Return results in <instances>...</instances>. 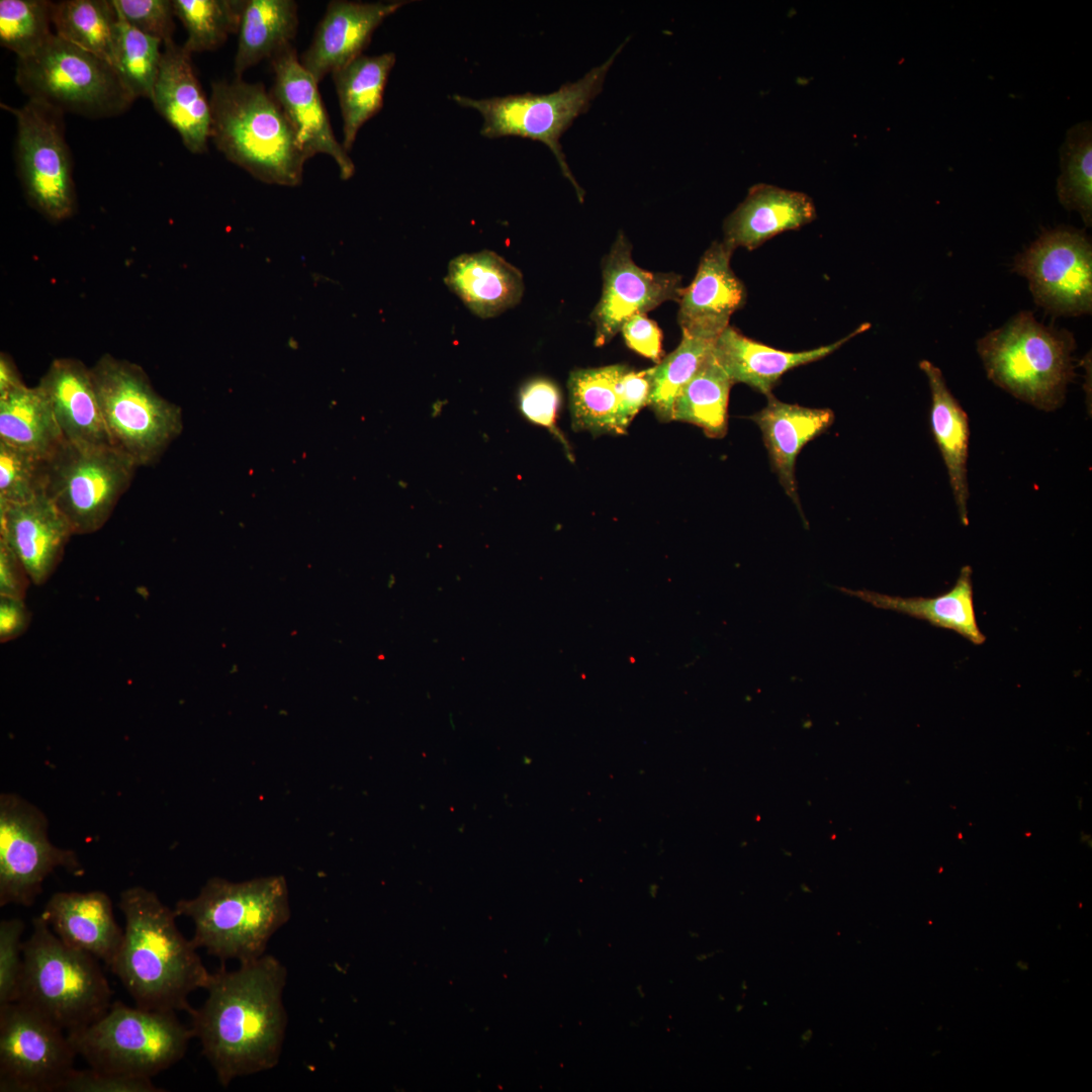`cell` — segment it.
<instances>
[{"instance_id":"cell-37","label":"cell","mask_w":1092,"mask_h":1092,"mask_svg":"<svg viewBox=\"0 0 1092 1092\" xmlns=\"http://www.w3.org/2000/svg\"><path fill=\"white\" fill-rule=\"evenodd\" d=\"M246 0H172L174 14L187 31L183 44L190 55L220 48L238 33Z\"/></svg>"},{"instance_id":"cell-48","label":"cell","mask_w":1092,"mask_h":1092,"mask_svg":"<svg viewBox=\"0 0 1092 1092\" xmlns=\"http://www.w3.org/2000/svg\"><path fill=\"white\" fill-rule=\"evenodd\" d=\"M30 577L13 550L0 539V596L24 599Z\"/></svg>"},{"instance_id":"cell-46","label":"cell","mask_w":1092,"mask_h":1092,"mask_svg":"<svg viewBox=\"0 0 1092 1092\" xmlns=\"http://www.w3.org/2000/svg\"><path fill=\"white\" fill-rule=\"evenodd\" d=\"M653 367L635 371L627 367L619 382L618 433L626 434L636 415L649 404Z\"/></svg>"},{"instance_id":"cell-33","label":"cell","mask_w":1092,"mask_h":1092,"mask_svg":"<svg viewBox=\"0 0 1092 1092\" xmlns=\"http://www.w3.org/2000/svg\"><path fill=\"white\" fill-rule=\"evenodd\" d=\"M622 364L573 370L567 381L572 429L594 436L619 435V382Z\"/></svg>"},{"instance_id":"cell-28","label":"cell","mask_w":1092,"mask_h":1092,"mask_svg":"<svg viewBox=\"0 0 1092 1092\" xmlns=\"http://www.w3.org/2000/svg\"><path fill=\"white\" fill-rule=\"evenodd\" d=\"M919 367L927 377L931 393L930 429L947 470L960 520L968 526V415L948 389L938 367L928 360H922Z\"/></svg>"},{"instance_id":"cell-4","label":"cell","mask_w":1092,"mask_h":1092,"mask_svg":"<svg viewBox=\"0 0 1092 1092\" xmlns=\"http://www.w3.org/2000/svg\"><path fill=\"white\" fill-rule=\"evenodd\" d=\"M174 911L193 921L197 947L222 963L242 964L264 956L270 938L289 920L287 883L283 876L239 883L213 877L196 897L179 900Z\"/></svg>"},{"instance_id":"cell-41","label":"cell","mask_w":1092,"mask_h":1092,"mask_svg":"<svg viewBox=\"0 0 1092 1092\" xmlns=\"http://www.w3.org/2000/svg\"><path fill=\"white\" fill-rule=\"evenodd\" d=\"M47 458L0 441V504L44 494Z\"/></svg>"},{"instance_id":"cell-49","label":"cell","mask_w":1092,"mask_h":1092,"mask_svg":"<svg viewBox=\"0 0 1092 1092\" xmlns=\"http://www.w3.org/2000/svg\"><path fill=\"white\" fill-rule=\"evenodd\" d=\"M30 615L23 599L0 596V641L20 636L28 627Z\"/></svg>"},{"instance_id":"cell-3","label":"cell","mask_w":1092,"mask_h":1092,"mask_svg":"<svg viewBox=\"0 0 1092 1092\" xmlns=\"http://www.w3.org/2000/svg\"><path fill=\"white\" fill-rule=\"evenodd\" d=\"M209 102L210 141L230 162L264 183H301L308 158L263 84L240 77L215 81Z\"/></svg>"},{"instance_id":"cell-32","label":"cell","mask_w":1092,"mask_h":1092,"mask_svg":"<svg viewBox=\"0 0 1092 1092\" xmlns=\"http://www.w3.org/2000/svg\"><path fill=\"white\" fill-rule=\"evenodd\" d=\"M0 441L44 458L65 443L52 406L37 385L22 383L0 394Z\"/></svg>"},{"instance_id":"cell-7","label":"cell","mask_w":1092,"mask_h":1092,"mask_svg":"<svg viewBox=\"0 0 1092 1092\" xmlns=\"http://www.w3.org/2000/svg\"><path fill=\"white\" fill-rule=\"evenodd\" d=\"M68 1037L90 1068L152 1078L184 1057L194 1032L173 1011L114 1001L103 1016Z\"/></svg>"},{"instance_id":"cell-19","label":"cell","mask_w":1092,"mask_h":1092,"mask_svg":"<svg viewBox=\"0 0 1092 1092\" xmlns=\"http://www.w3.org/2000/svg\"><path fill=\"white\" fill-rule=\"evenodd\" d=\"M733 251L723 242H715L704 253L678 301L681 332L716 340L729 326L733 312L745 304L746 289L730 265Z\"/></svg>"},{"instance_id":"cell-24","label":"cell","mask_w":1092,"mask_h":1092,"mask_svg":"<svg viewBox=\"0 0 1092 1092\" xmlns=\"http://www.w3.org/2000/svg\"><path fill=\"white\" fill-rule=\"evenodd\" d=\"M66 944L90 953L109 967L121 944L112 902L102 891L58 892L40 913Z\"/></svg>"},{"instance_id":"cell-30","label":"cell","mask_w":1092,"mask_h":1092,"mask_svg":"<svg viewBox=\"0 0 1092 1092\" xmlns=\"http://www.w3.org/2000/svg\"><path fill=\"white\" fill-rule=\"evenodd\" d=\"M395 60L393 53L361 55L332 73L343 118L342 146L347 153L363 124L381 110Z\"/></svg>"},{"instance_id":"cell-1","label":"cell","mask_w":1092,"mask_h":1092,"mask_svg":"<svg viewBox=\"0 0 1092 1092\" xmlns=\"http://www.w3.org/2000/svg\"><path fill=\"white\" fill-rule=\"evenodd\" d=\"M286 979L285 966L266 953L237 970L221 966L210 974L204 1003L188 1014L221 1086L279 1063L287 1026Z\"/></svg>"},{"instance_id":"cell-29","label":"cell","mask_w":1092,"mask_h":1092,"mask_svg":"<svg viewBox=\"0 0 1092 1092\" xmlns=\"http://www.w3.org/2000/svg\"><path fill=\"white\" fill-rule=\"evenodd\" d=\"M844 592L877 608L897 611L925 620L933 626L952 630L976 645L986 640L976 619L972 568L969 565L961 569L951 589L933 598H900L869 590Z\"/></svg>"},{"instance_id":"cell-23","label":"cell","mask_w":1092,"mask_h":1092,"mask_svg":"<svg viewBox=\"0 0 1092 1092\" xmlns=\"http://www.w3.org/2000/svg\"><path fill=\"white\" fill-rule=\"evenodd\" d=\"M816 215L807 194L758 183L725 218L723 243L733 250L741 247L751 251L781 233L812 222Z\"/></svg>"},{"instance_id":"cell-36","label":"cell","mask_w":1092,"mask_h":1092,"mask_svg":"<svg viewBox=\"0 0 1092 1092\" xmlns=\"http://www.w3.org/2000/svg\"><path fill=\"white\" fill-rule=\"evenodd\" d=\"M1060 170L1056 192L1060 203L1077 211L1086 226L1092 225V123L1071 126L1060 147Z\"/></svg>"},{"instance_id":"cell-43","label":"cell","mask_w":1092,"mask_h":1092,"mask_svg":"<svg viewBox=\"0 0 1092 1092\" xmlns=\"http://www.w3.org/2000/svg\"><path fill=\"white\" fill-rule=\"evenodd\" d=\"M118 13L128 24L145 34L161 39H173L174 8L170 0H112Z\"/></svg>"},{"instance_id":"cell-38","label":"cell","mask_w":1092,"mask_h":1092,"mask_svg":"<svg viewBox=\"0 0 1092 1092\" xmlns=\"http://www.w3.org/2000/svg\"><path fill=\"white\" fill-rule=\"evenodd\" d=\"M716 340L682 332L680 343L653 366L649 406L661 422L672 421V408L680 389L713 351Z\"/></svg>"},{"instance_id":"cell-8","label":"cell","mask_w":1092,"mask_h":1092,"mask_svg":"<svg viewBox=\"0 0 1092 1092\" xmlns=\"http://www.w3.org/2000/svg\"><path fill=\"white\" fill-rule=\"evenodd\" d=\"M90 371L112 446L138 467L159 461L183 429L181 408L135 363L105 354Z\"/></svg>"},{"instance_id":"cell-31","label":"cell","mask_w":1092,"mask_h":1092,"mask_svg":"<svg viewBox=\"0 0 1092 1092\" xmlns=\"http://www.w3.org/2000/svg\"><path fill=\"white\" fill-rule=\"evenodd\" d=\"M298 26L292 0H246L235 56L236 77L292 46Z\"/></svg>"},{"instance_id":"cell-5","label":"cell","mask_w":1092,"mask_h":1092,"mask_svg":"<svg viewBox=\"0 0 1092 1092\" xmlns=\"http://www.w3.org/2000/svg\"><path fill=\"white\" fill-rule=\"evenodd\" d=\"M22 956L15 1002L68 1032L93 1023L109 1009L112 990L98 960L61 940L41 914L32 919Z\"/></svg>"},{"instance_id":"cell-15","label":"cell","mask_w":1092,"mask_h":1092,"mask_svg":"<svg viewBox=\"0 0 1092 1092\" xmlns=\"http://www.w3.org/2000/svg\"><path fill=\"white\" fill-rule=\"evenodd\" d=\"M1013 271L1028 280L1034 302L1054 315L1092 311V246L1087 236L1061 226L1043 232L1018 254Z\"/></svg>"},{"instance_id":"cell-11","label":"cell","mask_w":1092,"mask_h":1092,"mask_svg":"<svg viewBox=\"0 0 1092 1092\" xmlns=\"http://www.w3.org/2000/svg\"><path fill=\"white\" fill-rule=\"evenodd\" d=\"M136 468L114 447L82 449L65 442L47 458L44 495L74 534H91L110 518Z\"/></svg>"},{"instance_id":"cell-2","label":"cell","mask_w":1092,"mask_h":1092,"mask_svg":"<svg viewBox=\"0 0 1092 1092\" xmlns=\"http://www.w3.org/2000/svg\"><path fill=\"white\" fill-rule=\"evenodd\" d=\"M118 907L125 927L109 966L135 1005L161 1011L192 1009L189 995L204 989L210 974L198 948L176 924L177 914L142 886L121 892Z\"/></svg>"},{"instance_id":"cell-27","label":"cell","mask_w":1092,"mask_h":1092,"mask_svg":"<svg viewBox=\"0 0 1092 1092\" xmlns=\"http://www.w3.org/2000/svg\"><path fill=\"white\" fill-rule=\"evenodd\" d=\"M444 280L468 309L482 318L517 305L525 288L519 269L489 250L455 257Z\"/></svg>"},{"instance_id":"cell-25","label":"cell","mask_w":1092,"mask_h":1092,"mask_svg":"<svg viewBox=\"0 0 1092 1092\" xmlns=\"http://www.w3.org/2000/svg\"><path fill=\"white\" fill-rule=\"evenodd\" d=\"M870 327V324H862L851 334L830 345L807 351L788 352L751 340L728 326L716 339L713 354L734 384L745 383L768 396L786 372L828 356Z\"/></svg>"},{"instance_id":"cell-13","label":"cell","mask_w":1092,"mask_h":1092,"mask_svg":"<svg viewBox=\"0 0 1092 1092\" xmlns=\"http://www.w3.org/2000/svg\"><path fill=\"white\" fill-rule=\"evenodd\" d=\"M63 868L84 873L77 853L54 845L46 815L22 797L0 795V906H31L46 878Z\"/></svg>"},{"instance_id":"cell-14","label":"cell","mask_w":1092,"mask_h":1092,"mask_svg":"<svg viewBox=\"0 0 1092 1092\" xmlns=\"http://www.w3.org/2000/svg\"><path fill=\"white\" fill-rule=\"evenodd\" d=\"M77 1053L68 1034L19 1003L0 1005V1091H61Z\"/></svg>"},{"instance_id":"cell-10","label":"cell","mask_w":1092,"mask_h":1092,"mask_svg":"<svg viewBox=\"0 0 1092 1092\" xmlns=\"http://www.w3.org/2000/svg\"><path fill=\"white\" fill-rule=\"evenodd\" d=\"M622 43L602 65L593 68L576 82L566 83L548 94H515L504 97L473 99L455 94L453 100L463 107L477 110L483 124L480 133L489 139L521 136L545 144L553 153L562 174L573 185L577 197L583 200V190L576 183L560 145L561 135L573 121L586 112L600 94L609 69Z\"/></svg>"},{"instance_id":"cell-9","label":"cell","mask_w":1092,"mask_h":1092,"mask_svg":"<svg viewBox=\"0 0 1092 1092\" xmlns=\"http://www.w3.org/2000/svg\"><path fill=\"white\" fill-rule=\"evenodd\" d=\"M15 82L29 100L93 119L120 115L135 101L110 63L55 33L17 59Z\"/></svg>"},{"instance_id":"cell-47","label":"cell","mask_w":1092,"mask_h":1092,"mask_svg":"<svg viewBox=\"0 0 1092 1092\" xmlns=\"http://www.w3.org/2000/svg\"><path fill=\"white\" fill-rule=\"evenodd\" d=\"M626 345L656 364L663 358L662 333L656 323L646 313H637L629 317L621 328Z\"/></svg>"},{"instance_id":"cell-22","label":"cell","mask_w":1092,"mask_h":1092,"mask_svg":"<svg viewBox=\"0 0 1092 1092\" xmlns=\"http://www.w3.org/2000/svg\"><path fill=\"white\" fill-rule=\"evenodd\" d=\"M37 386L47 396L66 443L82 449L113 447L90 368L82 361L55 359Z\"/></svg>"},{"instance_id":"cell-12","label":"cell","mask_w":1092,"mask_h":1092,"mask_svg":"<svg viewBox=\"0 0 1092 1092\" xmlns=\"http://www.w3.org/2000/svg\"><path fill=\"white\" fill-rule=\"evenodd\" d=\"M1 107L16 119L14 159L29 204L53 221L70 217L76 192L65 113L29 99L19 108Z\"/></svg>"},{"instance_id":"cell-50","label":"cell","mask_w":1092,"mask_h":1092,"mask_svg":"<svg viewBox=\"0 0 1092 1092\" xmlns=\"http://www.w3.org/2000/svg\"><path fill=\"white\" fill-rule=\"evenodd\" d=\"M22 383L20 374L12 359L2 353L0 356V394Z\"/></svg>"},{"instance_id":"cell-21","label":"cell","mask_w":1092,"mask_h":1092,"mask_svg":"<svg viewBox=\"0 0 1092 1092\" xmlns=\"http://www.w3.org/2000/svg\"><path fill=\"white\" fill-rule=\"evenodd\" d=\"M72 535L67 520L44 494L21 504H0V539L13 550L34 584L50 578Z\"/></svg>"},{"instance_id":"cell-39","label":"cell","mask_w":1092,"mask_h":1092,"mask_svg":"<svg viewBox=\"0 0 1092 1092\" xmlns=\"http://www.w3.org/2000/svg\"><path fill=\"white\" fill-rule=\"evenodd\" d=\"M162 44L161 39L143 33L118 15L112 66L134 99H151L162 59Z\"/></svg>"},{"instance_id":"cell-20","label":"cell","mask_w":1092,"mask_h":1092,"mask_svg":"<svg viewBox=\"0 0 1092 1092\" xmlns=\"http://www.w3.org/2000/svg\"><path fill=\"white\" fill-rule=\"evenodd\" d=\"M150 100L156 111L178 132L190 153L207 152L210 102L195 75L191 55L173 39L164 43Z\"/></svg>"},{"instance_id":"cell-17","label":"cell","mask_w":1092,"mask_h":1092,"mask_svg":"<svg viewBox=\"0 0 1092 1092\" xmlns=\"http://www.w3.org/2000/svg\"><path fill=\"white\" fill-rule=\"evenodd\" d=\"M270 64L274 73L271 94L307 158L317 154L328 155L336 162L342 179L352 177L355 165L334 134L318 91V82L301 65L294 47L290 46L275 55Z\"/></svg>"},{"instance_id":"cell-40","label":"cell","mask_w":1092,"mask_h":1092,"mask_svg":"<svg viewBox=\"0 0 1092 1092\" xmlns=\"http://www.w3.org/2000/svg\"><path fill=\"white\" fill-rule=\"evenodd\" d=\"M53 2L48 0H1L0 44L19 58L36 52L53 34Z\"/></svg>"},{"instance_id":"cell-16","label":"cell","mask_w":1092,"mask_h":1092,"mask_svg":"<svg viewBox=\"0 0 1092 1092\" xmlns=\"http://www.w3.org/2000/svg\"><path fill=\"white\" fill-rule=\"evenodd\" d=\"M631 251L620 233L603 261L602 296L590 314L597 347L610 342L632 315L668 300L678 302L684 291L678 274L644 270L635 264Z\"/></svg>"},{"instance_id":"cell-35","label":"cell","mask_w":1092,"mask_h":1092,"mask_svg":"<svg viewBox=\"0 0 1092 1092\" xmlns=\"http://www.w3.org/2000/svg\"><path fill=\"white\" fill-rule=\"evenodd\" d=\"M52 24L56 35L112 65L118 24L112 0L53 2Z\"/></svg>"},{"instance_id":"cell-45","label":"cell","mask_w":1092,"mask_h":1092,"mask_svg":"<svg viewBox=\"0 0 1092 1092\" xmlns=\"http://www.w3.org/2000/svg\"><path fill=\"white\" fill-rule=\"evenodd\" d=\"M152 1078L108 1073L93 1068L70 1074L61 1091L65 1092H160Z\"/></svg>"},{"instance_id":"cell-42","label":"cell","mask_w":1092,"mask_h":1092,"mask_svg":"<svg viewBox=\"0 0 1092 1092\" xmlns=\"http://www.w3.org/2000/svg\"><path fill=\"white\" fill-rule=\"evenodd\" d=\"M519 402L523 415L532 423L548 429L570 454L568 443L556 425L561 403L558 386L546 378L530 380L521 388Z\"/></svg>"},{"instance_id":"cell-6","label":"cell","mask_w":1092,"mask_h":1092,"mask_svg":"<svg viewBox=\"0 0 1092 1092\" xmlns=\"http://www.w3.org/2000/svg\"><path fill=\"white\" fill-rule=\"evenodd\" d=\"M1076 342L1067 330L1038 323L1020 311L977 342L988 378L1014 397L1044 412L1065 402L1075 378Z\"/></svg>"},{"instance_id":"cell-44","label":"cell","mask_w":1092,"mask_h":1092,"mask_svg":"<svg viewBox=\"0 0 1092 1092\" xmlns=\"http://www.w3.org/2000/svg\"><path fill=\"white\" fill-rule=\"evenodd\" d=\"M24 922L18 918L0 922V1005L15 1002L18 996L23 956L21 936Z\"/></svg>"},{"instance_id":"cell-34","label":"cell","mask_w":1092,"mask_h":1092,"mask_svg":"<svg viewBox=\"0 0 1092 1092\" xmlns=\"http://www.w3.org/2000/svg\"><path fill=\"white\" fill-rule=\"evenodd\" d=\"M733 384L712 351L676 395L672 421L695 425L709 438H723L728 429L729 393Z\"/></svg>"},{"instance_id":"cell-18","label":"cell","mask_w":1092,"mask_h":1092,"mask_svg":"<svg viewBox=\"0 0 1092 1092\" xmlns=\"http://www.w3.org/2000/svg\"><path fill=\"white\" fill-rule=\"evenodd\" d=\"M410 1H331L300 63L320 83L362 55L382 21Z\"/></svg>"},{"instance_id":"cell-26","label":"cell","mask_w":1092,"mask_h":1092,"mask_svg":"<svg viewBox=\"0 0 1092 1092\" xmlns=\"http://www.w3.org/2000/svg\"><path fill=\"white\" fill-rule=\"evenodd\" d=\"M750 419L761 431L771 467L782 486L799 505L795 476L797 457L808 442L832 425L833 412L783 402L770 394L766 405Z\"/></svg>"}]
</instances>
